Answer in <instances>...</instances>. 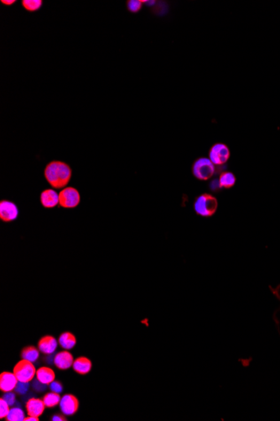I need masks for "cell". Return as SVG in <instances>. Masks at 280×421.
I'll list each match as a JSON object with an SVG mask.
<instances>
[{
	"label": "cell",
	"instance_id": "obj_1",
	"mask_svg": "<svg viewBox=\"0 0 280 421\" xmlns=\"http://www.w3.org/2000/svg\"><path fill=\"white\" fill-rule=\"evenodd\" d=\"M44 176L47 183L56 189H61L67 186L72 179L71 167L62 161H51L44 170Z\"/></svg>",
	"mask_w": 280,
	"mask_h": 421
},
{
	"label": "cell",
	"instance_id": "obj_2",
	"mask_svg": "<svg viewBox=\"0 0 280 421\" xmlns=\"http://www.w3.org/2000/svg\"><path fill=\"white\" fill-rule=\"evenodd\" d=\"M218 207V201L217 198L206 193L197 197L194 202V209L196 215L205 218L215 215Z\"/></svg>",
	"mask_w": 280,
	"mask_h": 421
},
{
	"label": "cell",
	"instance_id": "obj_3",
	"mask_svg": "<svg viewBox=\"0 0 280 421\" xmlns=\"http://www.w3.org/2000/svg\"><path fill=\"white\" fill-rule=\"evenodd\" d=\"M191 170L192 174L196 179L206 181L211 179L215 174L216 167L207 157H199L195 160Z\"/></svg>",
	"mask_w": 280,
	"mask_h": 421
},
{
	"label": "cell",
	"instance_id": "obj_4",
	"mask_svg": "<svg viewBox=\"0 0 280 421\" xmlns=\"http://www.w3.org/2000/svg\"><path fill=\"white\" fill-rule=\"evenodd\" d=\"M81 203L80 192L74 187H65L59 194V204L63 209H75Z\"/></svg>",
	"mask_w": 280,
	"mask_h": 421
},
{
	"label": "cell",
	"instance_id": "obj_5",
	"mask_svg": "<svg viewBox=\"0 0 280 421\" xmlns=\"http://www.w3.org/2000/svg\"><path fill=\"white\" fill-rule=\"evenodd\" d=\"M13 372L15 373L16 378L20 382L30 383L33 380L34 376L36 375V369L34 368L33 362L28 360L22 359L14 368Z\"/></svg>",
	"mask_w": 280,
	"mask_h": 421
},
{
	"label": "cell",
	"instance_id": "obj_6",
	"mask_svg": "<svg viewBox=\"0 0 280 421\" xmlns=\"http://www.w3.org/2000/svg\"><path fill=\"white\" fill-rule=\"evenodd\" d=\"M230 149L224 143H215L209 151V159L215 166L224 165L230 158Z\"/></svg>",
	"mask_w": 280,
	"mask_h": 421
},
{
	"label": "cell",
	"instance_id": "obj_7",
	"mask_svg": "<svg viewBox=\"0 0 280 421\" xmlns=\"http://www.w3.org/2000/svg\"><path fill=\"white\" fill-rule=\"evenodd\" d=\"M19 209L15 202L8 200L0 201V220L3 223H11L19 218Z\"/></svg>",
	"mask_w": 280,
	"mask_h": 421
},
{
	"label": "cell",
	"instance_id": "obj_8",
	"mask_svg": "<svg viewBox=\"0 0 280 421\" xmlns=\"http://www.w3.org/2000/svg\"><path fill=\"white\" fill-rule=\"evenodd\" d=\"M60 408L65 415H75L79 409V400L73 394H65L60 403Z\"/></svg>",
	"mask_w": 280,
	"mask_h": 421
},
{
	"label": "cell",
	"instance_id": "obj_9",
	"mask_svg": "<svg viewBox=\"0 0 280 421\" xmlns=\"http://www.w3.org/2000/svg\"><path fill=\"white\" fill-rule=\"evenodd\" d=\"M40 201L45 209H53L59 204V194L55 189L47 188L41 192Z\"/></svg>",
	"mask_w": 280,
	"mask_h": 421
},
{
	"label": "cell",
	"instance_id": "obj_10",
	"mask_svg": "<svg viewBox=\"0 0 280 421\" xmlns=\"http://www.w3.org/2000/svg\"><path fill=\"white\" fill-rule=\"evenodd\" d=\"M18 382L19 380L14 372L3 371L0 374V390L3 393L14 391Z\"/></svg>",
	"mask_w": 280,
	"mask_h": 421
},
{
	"label": "cell",
	"instance_id": "obj_11",
	"mask_svg": "<svg viewBox=\"0 0 280 421\" xmlns=\"http://www.w3.org/2000/svg\"><path fill=\"white\" fill-rule=\"evenodd\" d=\"M25 408H26V411H27L28 415L40 418V416L43 414L47 406L45 404L42 399L31 398L26 403Z\"/></svg>",
	"mask_w": 280,
	"mask_h": 421
},
{
	"label": "cell",
	"instance_id": "obj_12",
	"mask_svg": "<svg viewBox=\"0 0 280 421\" xmlns=\"http://www.w3.org/2000/svg\"><path fill=\"white\" fill-rule=\"evenodd\" d=\"M74 362V357L67 350L60 352L54 357V364L60 370H66L72 367Z\"/></svg>",
	"mask_w": 280,
	"mask_h": 421
},
{
	"label": "cell",
	"instance_id": "obj_13",
	"mask_svg": "<svg viewBox=\"0 0 280 421\" xmlns=\"http://www.w3.org/2000/svg\"><path fill=\"white\" fill-rule=\"evenodd\" d=\"M58 341L51 336H45L38 342V349L45 355H51L56 352Z\"/></svg>",
	"mask_w": 280,
	"mask_h": 421
},
{
	"label": "cell",
	"instance_id": "obj_14",
	"mask_svg": "<svg viewBox=\"0 0 280 421\" xmlns=\"http://www.w3.org/2000/svg\"><path fill=\"white\" fill-rule=\"evenodd\" d=\"M93 368V363L86 356H80L74 360L72 368L78 374L86 375L90 372Z\"/></svg>",
	"mask_w": 280,
	"mask_h": 421
},
{
	"label": "cell",
	"instance_id": "obj_15",
	"mask_svg": "<svg viewBox=\"0 0 280 421\" xmlns=\"http://www.w3.org/2000/svg\"><path fill=\"white\" fill-rule=\"evenodd\" d=\"M36 378L41 383L50 385L53 381L56 380V374L53 370L47 367H41L36 371Z\"/></svg>",
	"mask_w": 280,
	"mask_h": 421
},
{
	"label": "cell",
	"instance_id": "obj_16",
	"mask_svg": "<svg viewBox=\"0 0 280 421\" xmlns=\"http://www.w3.org/2000/svg\"><path fill=\"white\" fill-rule=\"evenodd\" d=\"M58 342L63 349L68 351L74 348V346L77 344V338L72 333L66 331V332H63L62 334L60 336Z\"/></svg>",
	"mask_w": 280,
	"mask_h": 421
},
{
	"label": "cell",
	"instance_id": "obj_17",
	"mask_svg": "<svg viewBox=\"0 0 280 421\" xmlns=\"http://www.w3.org/2000/svg\"><path fill=\"white\" fill-rule=\"evenodd\" d=\"M218 181H219L221 188L229 189L231 187H233L236 184L237 179L233 172H221V175H220V177L218 178Z\"/></svg>",
	"mask_w": 280,
	"mask_h": 421
},
{
	"label": "cell",
	"instance_id": "obj_18",
	"mask_svg": "<svg viewBox=\"0 0 280 421\" xmlns=\"http://www.w3.org/2000/svg\"><path fill=\"white\" fill-rule=\"evenodd\" d=\"M21 357L34 363L40 357V350L33 346H26L22 350Z\"/></svg>",
	"mask_w": 280,
	"mask_h": 421
},
{
	"label": "cell",
	"instance_id": "obj_19",
	"mask_svg": "<svg viewBox=\"0 0 280 421\" xmlns=\"http://www.w3.org/2000/svg\"><path fill=\"white\" fill-rule=\"evenodd\" d=\"M42 400L47 406V408H54V407L60 404L61 400H62V397L60 395V393H55V392L51 391L50 393H46Z\"/></svg>",
	"mask_w": 280,
	"mask_h": 421
},
{
	"label": "cell",
	"instance_id": "obj_20",
	"mask_svg": "<svg viewBox=\"0 0 280 421\" xmlns=\"http://www.w3.org/2000/svg\"><path fill=\"white\" fill-rule=\"evenodd\" d=\"M42 0H23L22 6L29 12H35L42 7Z\"/></svg>",
	"mask_w": 280,
	"mask_h": 421
},
{
	"label": "cell",
	"instance_id": "obj_21",
	"mask_svg": "<svg viewBox=\"0 0 280 421\" xmlns=\"http://www.w3.org/2000/svg\"><path fill=\"white\" fill-rule=\"evenodd\" d=\"M25 413L19 407H14L10 409V413L5 420L7 421H25Z\"/></svg>",
	"mask_w": 280,
	"mask_h": 421
},
{
	"label": "cell",
	"instance_id": "obj_22",
	"mask_svg": "<svg viewBox=\"0 0 280 421\" xmlns=\"http://www.w3.org/2000/svg\"><path fill=\"white\" fill-rule=\"evenodd\" d=\"M143 1L140 0H128L127 2V8L131 13H138L140 11L143 6Z\"/></svg>",
	"mask_w": 280,
	"mask_h": 421
},
{
	"label": "cell",
	"instance_id": "obj_23",
	"mask_svg": "<svg viewBox=\"0 0 280 421\" xmlns=\"http://www.w3.org/2000/svg\"><path fill=\"white\" fill-rule=\"evenodd\" d=\"M10 411L9 404L3 400V398H1V400H0V419L6 418Z\"/></svg>",
	"mask_w": 280,
	"mask_h": 421
},
{
	"label": "cell",
	"instance_id": "obj_24",
	"mask_svg": "<svg viewBox=\"0 0 280 421\" xmlns=\"http://www.w3.org/2000/svg\"><path fill=\"white\" fill-rule=\"evenodd\" d=\"M29 387H30V384L26 382H20L19 381L18 384L16 385L15 391L18 394H25V393L28 392Z\"/></svg>",
	"mask_w": 280,
	"mask_h": 421
},
{
	"label": "cell",
	"instance_id": "obj_25",
	"mask_svg": "<svg viewBox=\"0 0 280 421\" xmlns=\"http://www.w3.org/2000/svg\"><path fill=\"white\" fill-rule=\"evenodd\" d=\"M2 398L9 404L10 406H13L16 404V393H13V391L4 393Z\"/></svg>",
	"mask_w": 280,
	"mask_h": 421
},
{
	"label": "cell",
	"instance_id": "obj_26",
	"mask_svg": "<svg viewBox=\"0 0 280 421\" xmlns=\"http://www.w3.org/2000/svg\"><path fill=\"white\" fill-rule=\"evenodd\" d=\"M50 388L52 392L61 393L63 391L62 384H61L59 381H53V382L50 384Z\"/></svg>",
	"mask_w": 280,
	"mask_h": 421
},
{
	"label": "cell",
	"instance_id": "obj_27",
	"mask_svg": "<svg viewBox=\"0 0 280 421\" xmlns=\"http://www.w3.org/2000/svg\"><path fill=\"white\" fill-rule=\"evenodd\" d=\"M33 387L38 392H43L44 390L47 388V384H42L41 381H39L37 379V380L34 381Z\"/></svg>",
	"mask_w": 280,
	"mask_h": 421
},
{
	"label": "cell",
	"instance_id": "obj_28",
	"mask_svg": "<svg viewBox=\"0 0 280 421\" xmlns=\"http://www.w3.org/2000/svg\"><path fill=\"white\" fill-rule=\"evenodd\" d=\"M210 188H211V190L212 192H218V190H221V188L220 187V184H219V181H218V179H214V180H212L211 182V184H210Z\"/></svg>",
	"mask_w": 280,
	"mask_h": 421
},
{
	"label": "cell",
	"instance_id": "obj_29",
	"mask_svg": "<svg viewBox=\"0 0 280 421\" xmlns=\"http://www.w3.org/2000/svg\"><path fill=\"white\" fill-rule=\"evenodd\" d=\"M51 421H66V418H65V416H64V415H60V414H56V415H53V416H52V418H51Z\"/></svg>",
	"mask_w": 280,
	"mask_h": 421
},
{
	"label": "cell",
	"instance_id": "obj_30",
	"mask_svg": "<svg viewBox=\"0 0 280 421\" xmlns=\"http://www.w3.org/2000/svg\"><path fill=\"white\" fill-rule=\"evenodd\" d=\"M1 3L4 5H7V6H10V5L16 3V0H1Z\"/></svg>",
	"mask_w": 280,
	"mask_h": 421
},
{
	"label": "cell",
	"instance_id": "obj_31",
	"mask_svg": "<svg viewBox=\"0 0 280 421\" xmlns=\"http://www.w3.org/2000/svg\"><path fill=\"white\" fill-rule=\"evenodd\" d=\"M39 418L38 417H34V416H31V415H29L28 417H25V421H39Z\"/></svg>",
	"mask_w": 280,
	"mask_h": 421
}]
</instances>
